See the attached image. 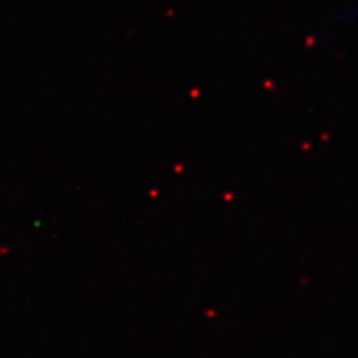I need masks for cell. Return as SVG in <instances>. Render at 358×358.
I'll return each mask as SVG.
<instances>
[]
</instances>
